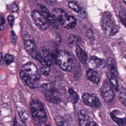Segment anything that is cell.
<instances>
[{"instance_id": "13", "label": "cell", "mask_w": 126, "mask_h": 126, "mask_svg": "<svg viewBox=\"0 0 126 126\" xmlns=\"http://www.w3.org/2000/svg\"><path fill=\"white\" fill-rule=\"evenodd\" d=\"M17 110L19 117L23 123H26L29 118L28 112L25 107L21 103L17 104Z\"/></svg>"}, {"instance_id": "20", "label": "cell", "mask_w": 126, "mask_h": 126, "mask_svg": "<svg viewBox=\"0 0 126 126\" xmlns=\"http://www.w3.org/2000/svg\"><path fill=\"white\" fill-rule=\"evenodd\" d=\"M110 116L113 120L119 126H126V119L125 118H119L116 116L112 113H110Z\"/></svg>"}, {"instance_id": "30", "label": "cell", "mask_w": 126, "mask_h": 126, "mask_svg": "<svg viewBox=\"0 0 126 126\" xmlns=\"http://www.w3.org/2000/svg\"><path fill=\"white\" fill-rule=\"evenodd\" d=\"M10 41L13 45H15L17 41V36L13 31H11V32Z\"/></svg>"}, {"instance_id": "3", "label": "cell", "mask_w": 126, "mask_h": 126, "mask_svg": "<svg viewBox=\"0 0 126 126\" xmlns=\"http://www.w3.org/2000/svg\"><path fill=\"white\" fill-rule=\"evenodd\" d=\"M56 61L62 70L67 72L72 71L76 64L73 56L65 50H61L57 53Z\"/></svg>"}, {"instance_id": "14", "label": "cell", "mask_w": 126, "mask_h": 126, "mask_svg": "<svg viewBox=\"0 0 126 126\" xmlns=\"http://www.w3.org/2000/svg\"><path fill=\"white\" fill-rule=\"evenodd\" d=\"M86 77L88 80L94 84H98L100 81L99 74L93 69H89L86 72Z\"/></svg>"}, {"instance_id": "25", "label": "cell", "mask_w": 126, "mask_h": 126, "mask_svg": "<svg viewBox=\"0 0 126 126\" xmlns=\"http://www.w3.org/2000/svg\"><path fill=\"white\" fill-rule=\"evenodd\" d=\"M79 41V37L75 35H71L68 38V42L70 45H74Z\"/></svg>"}, {"instance_id": "29", "label": "cell", "mask_w": 126, "mask_h": 126, "mask_svg": "<svg viewBox=\"0 0 126 126\" xmlns=\"http://www.w3.org/2000/svg\"><path fill=\"white\" fill-rule=\"evenodd\" d=\"M7 9L9 11H10L12 12H16L18 11V7L16 3H12L11 4L7 6Z\"/></svg>"}, {"instance_id": "17", "label": "cell", "mask_w": 126, "mask_h": 126, "mask_svg": "<svg viewBox=\"0 0 126 126\" xmlns=\"http://www.w3.org/2000/svg\"><path fill=\"white\" fill-rule=\"evenodd\" d=\"M78 118L80 126H83L86 125L89 118L87 112L83 110H81L78 112Z\"/></svg>"}, {"instance_id": "24", "label": "cell", "mask_w": 126, "mask_h": 126, "mask_svg": "<svg viewBox=\"0 0 126 126\" xmlns=\"http://www.w3.org/2000/svg\"><path fill=\"white\" fill-rule=\"evenodd\" d=\"M119 16L122 23L126 28V10L125 9H122L119 12Z\"/></svg>"}, {"instance_id": "4", "label": "cell", "mask_w": 126, "mask_h": 126, "mask_svg": "<svg viewBox=\"0 0 126 126\" xmlns=\"http://www.w3.org/2000/svg\"><path fill=\"white\" fill-rule=\"evenodd\" d=\"M24 46L28 53L34 59L40 62L41 65L47 64L44 57L40 54L37 49L34 38L29 34H25L23 36Z\"/></svg>"}, {"instance_id": "22", "label": "cell", "mask_w": 126, "mask_h": 126, "mask_svg": "<svg viewBox=\"0 0 126 126\" xmlns=\"http://www.w3.org/2000/svg\"><path fill=\"white\" fill-rule=\"evenodd\" d=\"M68 93L69 95V99L70 101L73 103H76L78 102L79 97L77 94L73 90V89L70 88L68 90Z\"/></svg>"}, {"instance_id": "10", "label": "cell", "mask_w": 126, "mask_h": 126, "mask_svg": "<svg viewBox=\"0 0 126 126\" xmlns=\"http://www.w3.org/2000/svg\"><path fill=\"white\" fill-rule=\"evenodd\" d=\"M32 18L35 24L41 30H46L49 28V23L46 19L37 10H34L32 12Z\"/></svg>"}, {"instance_id": "27", "label": "cell", "mask_w": 126, "mask_h": 126, "mask_svg": "<svg viewBox=\"0 0 126 126\" xmlns=\"http://www.w3.org/2000/svg\"><path fill=\"white\" fill-rule=\"evenodd\" d=\"M50 71V66L48 65H42L40 69V73H41L44 76H47Z\"/></svg>"}, {"instance_id": "9", "label": "cell", "mask_w": 126, "mask_h": 126, "mask_svg": "<svg viewBox=\"0 0 126 126\" xmlns=\"http://www.w3.org/2000/svg\"><path fill=\"white\" fill-rule=\"evenodd\" d=\"M101 93L104 101L110 102L115 97V93L112 85L107 81L105 80L101 88Z\"/></svg>"}, {"instance_id": "39", "label": "cell", "mask_w": 126, "mask_h": 126, "mask_svg": "<svg viewBox=\"0 0 126 126\" xmlns=\"http://www.w3.org/2000/svg\"><path fill=\"white\" fill-rule=\"evenodd\" d=\"M46 0L48 2V1H50V0Z\"/></svg>"}, {"instance_id": "21", "label": "cell", "mask_w": 126, "mask_h": 126, "mask_svg": "<svg viewBox=\"0 0 126 126\" xmlns=\"http://www.w3.org/2000/svg\"><path fill=\"white\" fill-rule=\"evenodd\" d=\"M68 7L72 9L74 12L77 13L78 14L81 11V10L83 9L81 8V7L79 6L78 3L76 2V1H71L68 2Z\"/></svg>"}, {"instance_id": "32", "label": "cell", "mask_w": 126, "mask_h": 126, "mask_svg": "<svg viewBox=\"0 0 126 126\" xmlns=\"http://www.w3.org/2000/svg\"><path fill=\"white\" fill-rule=\"evenodd\" d=\"M78 15L81 18L84 19L86 17V12L84 9H82L81 11L78 14Z\"/></svg>"}, {"instance_id": "40", "label": "cell", "mask_w": 126, "mask_h": 126, "mask_svg": "<svg viewBox=\"0 0 126 126\" xmlns=\"http://www.w3.org/2000/svg\"><path fill=\"white\" fill-rule=\"evenodd\" d=\"M125 58H126V55H125Z\"/></svg>"}, {"instance_id": "28", "label": "cell", "mask_w": 126, "mask_h": 126, "mask_svg": "<svg viewBox=\"0 0 126 126\" xmlns=\"http://www.w3.org/2000/svg\"><path fill=\"white\" fill-rule=\"evenodd\" d=\"M14 59V57L12 55L7 54L5 56L4 61L7 64H9L12 63Z\"/></svg>"}, {"instance_id": "15", "label": "cell", "mask_w": 126, "mask_h": 126, "mask_svg": "<svg viewBox=\"0 0 126 126\" xmlns=\"http://www.w3.org/2000/svg\"><path fill=\"white\" fill-rule=\"evenodd\" d=\"M75 53L81 63L84 65L86 64L87 60V53L78 45L76 46Z\"/></svg>"}, {"instance_id": "35", "label": "cell", "mask_w": 126, "mask_h": 126, "mask_svg": "<svg viewBox=\"0 0 126 126\" xmlns=\"http://www.w3.org/2000/svg\"><path fill=\"white\" fill-rule=\"evenodd\" d=\"M85 126H98L96 123L94 122H91L87 123V124L85 125Z\"/></svg>"}, {"instance_id": "2", "label": "cell", "mask_w": 126, "mask_h": 126, "mask_svg": "<svg viewBox=\"0 0 126 126\" xmlns=\"http://www.w3.org/2000/svg\"><path fill=\"white\" fill-rule=\"evenodd\" d=\"M30 109L33 120L37 126H46L47 120L42 103L38 100H33L30 103Z\"/></svg>"}, {"instance_id": "23", "label": "cell", "mask_w": 126, "mask_h": 126, "mask_svg": "<svg viewBox=\"0 0 126 126\" xmlns=\"http://www.w3.org/2000/svg\"><path fill=\"white\" fill-rule=\"evenodd\" d=\"M119 99L124 105L126 106V90L121 88L119 92Z\"/></svg>"}, {"instance_id": "1", "label": "cell", "mask_w": 126, "mask_h": 126, "mask_svg": "<svg viewBox=\"0 0 126 126\" xmlns=\"http://www.w3.org/2000/svg\"><path fill=\"white\" fill-rule=\"evenodd\" d=\"M20 76L26 85L35 88L37 87L40 78V72L33 63L29 62L22 66Z\"/></svg>"}, {"instance_id": "11", "label": "cell", "mask_w": 126, "mask_h": 126, "mask_svg": "<svg viewBox=\"0 0 126 126\" xmlns=\"http://www.w3.org/2000/svg\"><path fill=\"white\" fill-rule=\"evenodd\" d=\"M84 102L88 106L92 107H99L101 106V102L99 98L90 93H85L82 96Z\"/></svg>"}, {"instance_id": "34", "label": "cell", "mask_w": 126, "mask_h": 126, "mask_svg": "<svg viewBox=\"0 0 126 126\" xmlns=\"http://www.w3.org/2000/svg\"><path fill=\"white\" fill-rule=\"evenodd\" d=\"M86 34L87 35V36L90 37V38H92L94 36V34L93 32H92V31L90 29H89L87 32H86Z\"/></svg>"}, {"instance_id": "37", "label": "cell", "mask_w": 126, "mask_h": 126, "mask_svg": "<svg viewBox=\"0 0 126 126\" xmlns=\"http://www.w3.org/2000/svg\"><path fill=\"white\" fill-rule=\"evenodd\" d=\"M2 59V54L0 52V62H1Z\"/></svg>"}, {"instance_id": "18", "label": "cell", "mask_w": 126, "mask_h": 126, "mask_svg": "<svg viewBox=\"0 0 126 126\" xmlns=\"http://www.w3.org/2000/svg\"><path fill=\"white\" fill-rule=\"evenodd\" d=\"M107 76L112 86L114 88L116 91L118 92L119 91V84L116 77L113 76L111 73L107 74Z\"/></svg>"}, {"instance_id": "26", "label": "cell", "mask_w": 126, "mask_h": 126, "mask_svg": "<svg viewBox=\"0 0 126 126\" xmlns=\"http://www.w3.org/2000/svg\"><path fill=\"white\" fill-rule=\"evenodd\" d=\"M56 124L58 126H63L66 122L61 116H57L55 119Z\"/></svg>"}, {"instance_id": "5", "label": "cell", "mask_w": 126, "mask_h": 126, "mask_svg": "<svg viewBox=\"0 0 126 126\" xmlns=\"http://www.w3.org/2000/svg\"><path fill=\"white\" fill-rule=\"evenodd\" d=\"M100 24L102 31L107 35H114L119 31V26L113 15L109 12H105L103 14Z\"/></svg>"}, {"instance_id": "19", "label": "cell", "mask_w": 126, "mask_h": 126, "mask_svg": "<svg viewBox=\"0 0 126 126\" xmlns=\"http://www.w3.org/2000/svg\"><path fill=\"white\" fill-rule=\"evenodd\" d=\"M42 52L44 55V58L47 63V64L50 66L52 63V58L51 56L50 55V53L49 52V51H48V50L45 48L44 47H42L41 48Z\"/></svg>"}, {"instance_id": "7", "label": "cell", "mask_w": 126, "mask_h": 126, "mask_svg": "<svg viewBox=\"0 0 126 126\" xmlns=\"http://www.w3.org/2000/svg\"><path fill=\"white\" fill-rule=\"evenodd\" d=\"M41 89L47 101L53 103H57L60 101L59 94L52 84H44L41 86Z\"/></svg>"}, {"instance_id": "38", "label": "cell", "mask_w": 126, "mask_h": 126, "mask_svg": "<svg viewBox=\"0 0 126 126\" xmlns=\"http://www.w3.org/2000/svg\"><path fill=\"white\" fill-rule=\"evenodd\" d=\"M123 1L125 2V3L126 4V0H123Z\"/></svg>"}, {"instance_id": "12", "label": "cell", "mask_w": 126, "mask_h": 126, "mask_svg": "<svg viewBox=\"0 0 126 126\" xmlns=\"http://www.w3.org/2000/svg\"><path fill=\"white\" fill-rule=\"evenodd\" d=\"M89 65L92 68L102 69L106 66L105 61L96 56H92L89 61Z\"/></svg>"}, {"instance_id": "31", "label": "cell", "mask_w": 126, "mask_h": 126, "mask_svg": "<svg viewBox=\"0 0 126 126\" xmlns=\"http://www.w3.org/2000/svg\"><path fill=\"white\" fill-rule=\"evenodd\" d=\"M7 20L9 23V24L11 27H12L14 24V18L12 15H8L7 17Z\"/></svg>"}, {"instance_id": "16", "label": "cell", "mask_w": 126, "mask_h": 126, "mask_svg": "<svg viewBox=\"0 0 126 126\" xmlns=\"http://www.w3.org/2000/svg\"><path fill=\"white\" fill-rule=\"evenodd\" d=\"M107 63L109 69L110 71V73L115 77H117L118 75V72L117 69L116 64L114 59L112 57H109L107 59Z\"/></svg>"}, {"instance_id": "6", "label": "cell", "mask_w": 126, "mask_h": 126, "mask_svg": "<svg viewBox=\"0 0 126 126\" xmlns=\"http://www.w3.org/2000/svg\"><path fill=\"white\" fill-rule=\"evenodd\" d=\"M53 15L58 22L67 29H73L77 24L76 19L71 15H68L63 9L55 8L53 10Z\"/></svg>"}, {"instance_id": "36", "label": "cell", "mask_w": 126, "mask_h": 126, "mask_svg": "<svg viewBox=\"0 0 126 126\" xmlns=\"http://www.w3.org/2000/svg\"><path fill=\"white\" fill-rule=\"evenodd\" d=\"M13 126H18L17 120V119H16V117H15V118L14 119V121H13Z\"/></svg>"}, {"instance_id": "8", "label": "cell", "mask_w": 126, "mask_h": 126, "mask_svg": "<svg viewBox=\"0 0 126 126\" xmlns=\"http://www.w3.org/2000/svg\"><path fill=\"white\" fill-rule=\"evenodd\" d=\"M39 9V12L46 19L49 24L53 28L58 29L59 28V24L54 15H52L48 9L43 5L39 4L38 5Z\"/></svg>"}, {"instance_id": "33", "label": "cell", "mask_w": 126, "mask_h": 126, "mask_svg": "<svg viewBox=\"0 0 126 126\" xmlns=\"http://www.w3.org/2000/svg\"><path fill=\"white\" fill-rule=\"evenodd\" d=\"M5 23L4 19H2L0 22V30H3L5 27Z\"/></svg>"}]
</instances>
